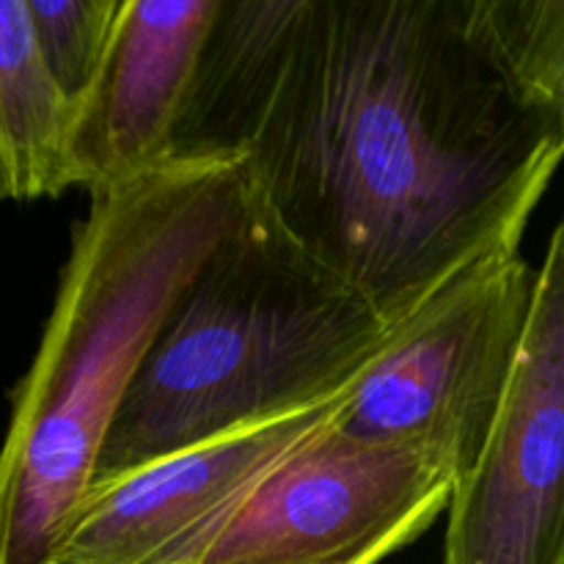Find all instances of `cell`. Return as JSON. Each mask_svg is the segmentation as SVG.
<instances>
[{"instance_id":"9","label":"cell","mask_w":564,"mask_h":564,"mask_svg":"<svg viewBox=\"0 0 564 564\" xmlns=\"http://www.w3.org/2000/svg\"><path fill=\"white\" fill-rule=\"evenodd\" d=\"M303 0H218L169 160L242 158Z\"/></svg>"},{"instance_id":"12","label":"cell","mask_w":564,"mask_h":564,"mask_svg":"<svg viewBox=\"0 0 564 564\" xmlns=\"http://www.w3.org/2000/svg\"><path fill=\"white\" fill-rule=\"evenodd\" d=\"M36 50L72 113L91 88L121 0H25Z\"/></svg>"},{"instance_id":"2","label":"cell","mask_w":564,"mask_h":564,"mask_svg":"<svg viewBox=\"0 0 564 564\" xmlns=\"http://www.w3.org/2000/svg\"><path fill=\"white\" fill-rule=\"evenodd\" d=\"M251 202L242 158L91 193L0 446V564H44L160 323Z\"/></svg>"},{"instance_id":"7","label":"cell","mask_w":564,"mask_h":564,"mask_svg":"<svg viewBox=\"0 0 564 564\" xmlns=\"http://www.w3.org/2000/svg\"><path fill=\"white\" fill-rule=\"evenodd\" d=\"M347 391L91 485L44 564H193L248 494L341 411Z\"/></svg>"},{"instance_id":"5","label":"cell","mask_w":564,"mask_h":564,"mask_svg":"<svg viewBox=\"0 0 564 564\" xmlns=\"http://www.w3.org/2000/svg\"><path fill=\"white\" fill-rule=\"evenodd\" d=\"M334 422L248 494L193 564H378L446 512L455 482L438 457Z\"/></svg>"},{"instance_id":"8","label":"cell","mask_w":564,"mask_h":564,"mask_svg":"<svg viewBox=\"0 0 564 564\" xmlns=\"http://www.w3.org/2000/svg\"><path fill=\"white\" fill-rule=\"evenodd\" d=\"M218 0H121L102 66L72 113L69 185L113 191L169 163Z\"/></svg>"},{"instance_id":"11","label":"cell","mask_w":564,"mask_h":564,"mask_svg":"<svg viewBox=\"0 0 564 564\" xmlns=\"http://www.w3.org/2000/svg\"><path fill=\"white\" fill-rule=\"evenodd\" d=\"M474 42L527 99L564 113L562 0H463Z\"/></svg>"},{"instance_id":"6","label":"cell","mask_w":564,"mask_h":564,"mask_svg":"<svg viewBox=\"0 0 564 564\" xmlns=\"http://www.w3.org/2000/svg\"><path fill=\"white\" fill-rule=\"evenodd\" d=\"M444 564H564V229L534 279L521 356L471 471L452 488Z\"/></svg>"},{"instance_id":"10","label":"cell","mask_w":564,"mask_h":564,"mask_svg":"<svg viewBox=\"0 0 564 564\" xmlns=\"http://www.w3.org/2000/svg\"><path fill=\"white\" fill-rule=\"evenodd\" d=\"M72 108L50 77L25 0H0V176L6 198L69 191Z\"/></svg>"},{"instance_id":"13","label":"cell","mask_w":564,"mask_h":564,"mask_svg":"<svg viewBox=\"0 0 564 564\" xmlns=\"http://www.w3.org/2000/svg\"><path fill=\"white\" fill-rule=\"evenodd\" d=\"M6 198V185H3V176H0V202Z\"/></svg>"},{"instance_id":"3","label":"cell","mask_w":564,"mask_h":564,"mask_svg":"<svg viewBox=\"0 0 564 564\" xmlns=\"http://www.w3.org/2000/svg\"><path fill=\"white\" fill-rule=\"evenodd\" d=\"M391 330L251 187L242 218L160 323L88 488L339 394Z\"/></svg>"},{"instance_id":"4","label":"cell","mask_w":564,"mask_h":564,"mask_svg":"<svg viewBox=\"0 0 564 564\" xmlns=\"http://www.w3.org/2000/svg\"><path fill=\"white\" fill-rule=\"evenodd\" d=\"M538 270L521 248L479 259L394 325L347 391L336 430L416 446L460 482L488 444L521 356Z\"/></svg>"},{"instance_id":"1","label":"cell","mask_w":564,"mask_h":564,"mask_svg":"<svg viewBox=\"0 0 564 564\" xmlns=\"http://www.w3.org/2000/svg\"><path fill=\"white\" fill-rule=\"evenodd\" d=\"M562 152L564 113L501 75L463 0H303L242 160L273 218L400 325L521 248Z\"/></svg>"}]
</instances>
